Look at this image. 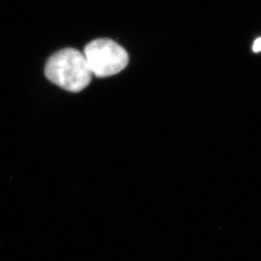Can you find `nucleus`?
Listing matches in <instances>:
<instances>
[{
    "mask_svg": "<svg viewBox=\"0 0 261 261\" xmlns=\"http://www.w3.org/2000/svg\"><path fill=\"white\" fill-rule=\"evenodd\" d=\"M45 75L50 83L74 93L86 88L92 77L84 54L71 47L61 49L48 58Z\"/></svg>",
    "mask_w": 261,
    "mask_h": 261,
    "instance_id": "1",
    "label": "nucleus"
},
{
    "mask_svg": "<svg viewBox=\"0 0 261 261\" xmlns=\"http://www.w3.org/2000/svg\"><path fill=\"white\" fill-rule=\"evenodd\" d=\"M88 67L98 77H107L120 73L129 63L128 53L111 39H96L84 51Z\"/></svg>",
    "mask_w": 261,
    "mask_h": 261,
    "instance_id": "2",
    "label": "nucleus"
},
{
    "mask_svg": "<svg viewBox=\"0 0 261 261\" xmlns=\"http://www.w3.org/2000/svg\"><path fill=\"white\" fill-rule=\"evenodd\" d=\"M252 50H253L254 53H260L261 37L257 38V39L254 41V43H253V45H252Z\"/></svg>",
    "mask_w": 261,
    "mask_h": 261,
    "instance_id": "3",
    "label": "nucleus"
}]
</instances>
